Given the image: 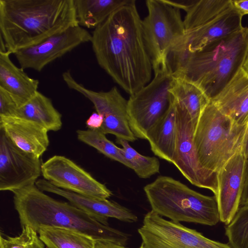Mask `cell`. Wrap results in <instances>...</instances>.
<instances>
[{
	"label": "cell",
	"mask_w": 248,
	"mask_h": 248,
	"mask_svg": "<svg viewBox=\"0 0 248 248\" xmlns=\"http://www.w3.org/2000/svg\"><path fill=\"white\" fill-rule=\"evenodd\" d=\"M91 42L98 65L130 95L150 82L153 64L136 1L94 29Z\"/></svg>",
	"instance_id": "1"
},
{
	"label": "cell",
	"mask_w": 248,
	"mask_h": 248,
	"mask_svg": "<svg viewBox=\"0 0 248 248\" xmlns=\"http://www.w3.org/2000/svg\"><path fill=\"white\" fill-rule=\"evenodd\" d=\"M77 25L74 0H0V38L13 54Z\"/></svg>",
	"instance_id": "2"
},
{
	"label": "cell",
	"mask_w": 248,
	"mask_h": 248,
	"mask_svg": "<svg viewBox=\"0 0 248 248\" xmlns=\"http://www.w3.org/2000/svg\"><path fill=\"white\" fill-rule=\"evenodd\" d=\"M248 50V27L195 52L172 56L169 65L174 77L195 84L213 100L243 67Z\"/></svg>",
	"instance_id": "3"
},
{
	"label": "cell",
	"mask_w": 248,
	"mask_h": 248,
	"mask_svg": "<svg viewBox=\"0 0 248 248\" xmlns=\"http://www.w3.org/2000/svg\"><path fill=\"white\" fill-rule=\"evenodd\" d=\"M14 206L22 227L36 232L42 227H56L75 230L95 241L125 246L128 236L106 225L70 202L57 201L32 185L13 192Z\"/></svg>",
	"instance_id": "4"
},
{
	"label": "cell",
	"mask_w": 248,
	"mask_h": 248,
	"mask_svg": "<svg viewBox=\"0 0 248 248\" xmlns=\"http://www.w3.org/2000/svg\"><path fill=\"white\" fill-rule=\"evenodd\" d=\"M143 189L151 210L172 221L214 226L220 221L215 196L202 195L172 177L160 176Z\"/></svg>",
	"instance_id": "5"
},
{
	"label": "cell",
	"mask_w": 248,
	"mask_h": 248,
	"mask_svg": "<svg viewBox=\"0 0 248 248\" xmlns=\"http://www.w3.org/2000/svg\"><path fill=\"white\" fill-rule=\"evenodd\" d=\"M248 122L240 125L223 114L211 101L201 114L194 129L193 143L199 162L217 172L242 151Z\"/></svg>",
	"instance_id": "6"
},
{
	"label": "cell",
	"mask_w": 248,
	"mask_h": 248,
	"mask_svg": "<svg viewBox=\"0 0 248 248\" xmlns=\"http://www.w3.org/2000/svg\"><path fill=\"white\" fill-rule=\"evenodd\" d=\"M154 78L127 100L130 128L137 138L146 140L148 135L164 115L172 100L170 92L172 71L168 63L153 67Z\"/></svg>",
	"instance_id": "7"
},
{
	"label": "cell",
	"mask_w": 248,
	"mask_h": 248,
	"mask_svg": "<svg viewBox=\"0 0 248 248\" xmlns=\"http://www.w3.org/2000/svg\"><path fill=\"white\" fill-rule=\"evenodd\" d=\"M146 5L148 14L142 20V29L153 67L168 62L171 51L186 31L180 10L163 0H147Z\"/></svg>",
	"instance_id": "8"
},
{
	"label": "cell",
	"mask_w": 248,
	"mask_h": 248,
	"mask_svg": "<svg viewBox=\"0 0 248 248\" xmlns=\"http://www.w3.org/2000/svg\"><path fill=\"white\" fill-rule=\"evenodd\" d=\"M138 231L141 239L139 248H232L180 223L166 220L152 210L145 215Z\"/></svg>",
	"instance_id": "9"
},
{
	"label": "cell",
	"mask_w": 248,
	"mask_h": 248,
	"mask_svg": "<svg viewBox=\"0 0 248 248\" xmlns=\"http://www.w3.org/2000/svg\"><path fill=\"white\" fill-rule=\"evenodd\" d=\"M62 77L70 89L80 93L89 100L96 112L103 117V123L99 129L103 133L111 134L116 137V140L122 139L129 142L137 140L129 124L127 100L116 86L107 91H95L78 82L70 70L63 72Z\"/></svg>",
	"instance_id": "10"
},
{
	"label": "cell",
	"mask_w": 248,
	"mask_h": 248,
	"mask_svg": "<svg viewBox=\"0 0 248 248\" xmlns=\"http://www.w3.org/2000/svg\"><path fill=\"white\" fill-rule=\"evenodd\" d=\"M176 104V140L172 163L191 184L208 189L216 196L217 173L205 170L200 164L193 143L191 118L185 109Z\"/></svg>",
	"instance_id": "11"
},
{
	"label": "cell",
	"mask_w": 248,
	"mask_h": 248,
	"mask_svg": "<svg viewBox=\"0 0 248 248\" xmlns=\"http://www.w3.org/2000/svg\"><path fill=\"white\" fill-rule=\"evenodd\" d=\"M40 158L15 145L0 129V190L14 192L35 185L42 174Z\"/></svg>",
	"instance_id": "12"
},
{
	"label": "cell",
	"mask_w": 248,
	"mask_h": 248,
	"mask_svg": "<svg viewBox=\"0 0 248 248\" xmlns=\"http://www.w3.org/2000/svg\"><path fill=\"white\" fill-rule=\"evenodd\" d=\"M41 169L44 179L60 188L100 200L112 195L105 185L65 156H52L42 163Z\"/></svg>",
	"instance_id": "13"
},
{
	"label": "cell",
	"mask_w": 248,
	"mask_h": 248,
	"mask_svg": "<svg viewBox=\"0 0 248 248\" xmlns=\"http://www.w3.org/2000/svg\"><path fill=\"white\" fill-rule=\"evenodd\" d=\"M92 34L79 25L55 34L33 46L15 52L20 67L40 72L49 63L80 45L91 42Z\"/></svg>",
	"instance_id": "14"
},
{
	"label": "cell",
	"mask_w": 248,
	"mask_h": 248,
	"mask_svg": "<svg viewBox=\"0 0 248 248\" xmlns=\"http://www.w3.org/2000/svg\"><path fill=\"white\" fill-rule=\"evenodd\" d=\"M246 158L242 151L231 158L217 172V200L220 221L228 225L240 206Z\"/></svg>",
	"instance_id": "15"
},
{
	"label": "cell",
	"mask_w": 248,
	"mask_h": 248,
	"mask_svg": "<svg viewBox=\"0 0 248 248\" xmlns=\"http://www.w3.org/2000/svg\"><path fill=\"white\" fill-rule=\"evenodd\" d=\"M35 185L44 192L63 197L71 204L95 217L104 225H108V220L109 217L127 222H135L138 220L137 216L129 209L108 199H97L64 190L55 186L44 179H38Z\"/></svg>",
	"instance_id": "16"
},
{
	"label": "cell",
	"mask_w": 248,
	"mask_h": 248,
	"mask_svg": "<svg viewBox=\"0 0 248 248\" xmlns=\"http://www.w3.org/2000/svg\"><path fill=\"white\" fill-rule=\"evenodd\" d=\"M242 17L233 7L210 22L186 32L170 53L185 51L195 52L214 42L239 31L243 27Z\"/></svg>",
	"instance_id": "17"
},
{
	"label": "cell",
	"mask_w": 248,
	"mask_h": 248,
	"mask_svg": "<svg viewBox=\"0 0 248 248\" xmlns=\"http://www.w3.org/2000/svg\"><path fill=\"white\" fill-rule=\"evenodd\" d=\"M0 129L18 147L39 158L49 144L48 130L36 123L24 119L0 117Z\"/></svg>",
	"instance_id": "18"
},
{
	"label": "cell",
	"mask_w": 248,
	"mask_h": 248,
	"mask_svg": "<svg viewBox=\"0 0 248 248\" xmlns=\"http://www.w3.org/2000/svg\"><path fill=\"white\" fill-rule=\"evenodd\" d=\"M235 123L248 122V73L242 67L234 78L211 101Z\"/></svg>",
	"instance_id": "19"
},
{
	"label": "cell",
	"mask_w": 248,
	"mask_h": 248,
	"mask_svg": "<svg viewBox=\"0 0 248 248\" xmlns=\"http://www.w3.org/2000/svg\"><path fill=\"white\" fill-rule=\"evenodd\" d=\"M11 54L8 50L0 51V88L13 97L19 108L38 91L39 81L16 66L10 59Z\"/></svg>",
	"instance_id": "20"
},
{
	"label": "cell",
	"mask_w": 248,
	"mask_h": 248,
	"mask_svg": "<svg viewBox=\"0 0 248 248\" xmlns=\"http://www.w3.org/2000/svg\"><path fill=\"white\" fill-rule=\"evenodd\" d=\"M177 106L172 100L168 110L149 133L151 150L159 158L172 163L176 140Z\"/></svg>",
	"instance_id": "21"
},
{
	"label": "cell",
	"mask_w": 248,
	"mask_h": 248,
	"mask_svg": "<svg viewBox=\"0 0 248 248\" xmlns=\"http://www.w3.org/2000/svg\"><path fill=\"white\" fill-rule=\"evenodd\" d=\"M62 116L52 100L38 91L26 103L17 108L14 117L36 123L48 131H57L62 127Z\"/></svg>",
	"instance_id": "22"
},
{
	"label": "cell",
	"mask_w": 248,
	"mask_h": 248,
	"mask_svg": "<svg viewBox=\"0 0 248 248\" xmlns=\"http://www.w3.org/2000/svg\"><path fill=\"white\" fill-rule=\"evenodd\" d=\"M135 0H74L78 24L95 29L113 13Z\"/></svg>",
	"instance_id": "23"
},
{
	"label": "cell",
	"mask_w": 248,
	"mask_h": 248,
	"mask_svg": "<svg viewBox=\"0 0 248 248\" xmlns=\"http://www.w3.org/2000/svg\"><path fill=\"white\" fill-rule=\"evenodd\" d=\"M170 92L176 103L189 114L194 129L201 114L210 100L198 86L173 76Z\"/></svg>",
	"instance_id": "24"
},
{
	"label": "cell",
	"mask_w": 248,
	"mask_h": 248,
	"mask_svg": "<svg viewBox=\"0 0 248 248\" xmlns=\"http://www.w3.org/2000/svg\"><path fill=\"white\" fill-rule=\"evenodd\" d=\"M233 8L232 0H195L183 20L186 32L210 22Z\"/></svg>",
	"instance_id": "25"
},
{
	"label": "cell",
	"mask_w": 248,
	"mask_h": 248,
	"mask_svg": "<svg viewBox=\"0 0 248 248\" xmlns=\"http://www.w3.org/2000/svg\"><path fill=\"white\" fill-rule=\"evenodd\" d=\"M39 237L47 248H94L92 237L71 229L42 227L37 231Z\"/></svg>",
	"instance_id": "26"
},
{
	"label": "cell",
	"mask_w": 248,
	"mask_h": 248,
	"mask_svg": "<svg viewBox=\"0 0 248 248\" xmlns=\"http://www.w3.org/2000/svg\"><path fill=\"white\" fill-rule=\"evenodd\" d=\"M79 140L90 146L111 159L117 161L132 170L129 162L125 158L122 148L108 140L99 129L78 130Z\"/></svg>",
	"instance_id": "27"
},
{
	"label": "cell",
	"mask_w": 248,
	"mask_h": 248,
	"mask_svg": "<svg viewBox=\"0 0 248 248\" xmlns=\"http://www.w3.org/2000/svg\"><path fill=\"white\" fill-rule=\"evenodd\" d=\"M116 143L122 146L124 155L140 178H148L159 172L160 162L158 158L140 154L126 140L117 139Z\"/></svg>",
	"instance_id": "28"
},
{
	"label": "cell",
	"mask_w": 248,
	"mask_h": 248,
	"mask_svg": "<svg viewBox=\"0 0 248 248\" xmlns=\"http://www.w3.org/2000/svg\"><path fill=\"white\" fill-rule=\"evenodd\" d=\"M225 235L232 248H248V206L239 207L226 225Z\"/></svg>",
	"instance_id": "29"
},
{
	"label": "cell",
	"mask_w": 248,
	"mask_h": 248,
	"mask_svg": "<svg viewBox=\"0 0 248 248\" xmlns=\"http://www.w3.org/2000/svg\"><path fill=\"white\" fill-rule=\"evenodd\" d=\"M21 233L15 237H0V248H45L37 232L28 226L22 227Z\"/></svg>",
	"instance_id": "30"
},
{
	"label": "cell",
	"mask_w": 248,
	"mask_h": 248,
	"mask_svg": "<svg viewBox=\"0 0 248 248\" xmlns=\"http://www.w3.org/2000/svg\"><path fill=\"white\" fill-rule=\"evenodd\" d=\"M18 108L13 97L0 88V117H14Z\"/></svg>",
	"instance_id": "31"
},
{
	"label": "cell",
	"mask_w": 248,
	"mask_h": 248,
	"mask_svg": "<svg viewBox=\"0 0 248 248\" xmlns=\"http://www.w3.org/2000/svg\"><path fill=\"white\" fill-rule=\"evenodd\" d=\"M103 123V117L96 112H93L86 122L87 127L91 129H99Z\"/></svg>",
	"instance_id": "32"
},
{
	"label": "cell",
	"mask_w": 248,
	"mask_h": 248,
	"mask_svg": "<svg viewBox=\"0 0 248 248\" xmlns=\"http://www.w3.org/2000/svg\"><path fill=\"white\" fill-rule=\"evenodd\" d=\"M240 205L248 206V158L246 159L245 163L244 182Z\"/></svg>",
	"instance_id": "33"
},
{
	"label": "cell",
	"mask_w": 248,
	"mask_h": 248,
	"mask_svg": "<svg viewBox=\"0 0 248 248\" xmlns=\"http://www.w3.org/2000/svg\"><path fill=\"white\" fill-rule=\"evenodd\" d=\"M166 3L176 8L183 10L186 12L193 4L195 0H163Z\"/></svg>",
	"instance_id": "34"
},
{
	"label": "cell",
	"mask_w": 248,
	"mask_h": 248,
	"mask_svg": "<svg viewBox=\"0 0 248 248\" xmlns=\"http://www.w3.org/2000/svg\"><path fill=\"white\" fill-rule=\"evenodd\" d=\"M234 8L242 16L248 15V0H232Z\"/></svg>",
	"instance_id": "35"
},
{
	"label": "cell",
	"mask_w": 248,
	"mask_h": 248,
	"mask_svg": "<svg viewBox=\"0 0 248 248\" xmlns=\"http://www.w3.org/2000/svg\"><path fill=\"white\" fill-rule=\"evenodd\" d=\"M94 248H127L125 246L113 243L101 241H95Z\"/></svg>",
	"instance_id": "36"
},
{
	"label": "cell",
	"mask_w": 248,
	"mask_h": 248,
	"mask_svg": "<svg viewBox=\"0 0 248 248\" xmlns=\"http://www.w3.org/2000/svg\"><path fill=\"white\" fill-rule=\"evenodd\" d=\"M242 152L245 155V157L248 158V126L246 131V135L245 137L244 140L243 142Z\"/></svg>",
	"instance_id": "37"
},
{
	"label": "cell",
	"mask_w": 248,
	"mask_h": 248,
	"mask_svg": "<svg viewBox=\"0 0 248 248\" xmlns=\"http://www.w3.org/2000/svg\"><path fill=\"white\" fill-rule=\"evenodd\" d=\"M243 68L248 73V50L246 57Z\"/></svg>",
	"instance_id": "38"
}]
</instances>
